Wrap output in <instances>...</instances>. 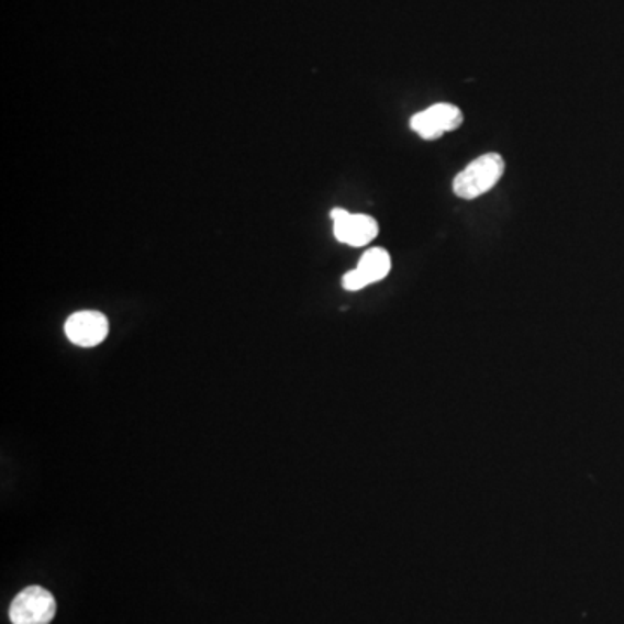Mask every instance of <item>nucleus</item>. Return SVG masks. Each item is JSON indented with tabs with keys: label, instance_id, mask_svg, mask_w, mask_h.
<instances>
[{
	"label": "nucleus",
	"instance_id": "obj_2",
	"mask_svg": "<svg viewBox=\"0 0 624 624\" xmlns=\"http://www.w3.org/2000/svg\"><path fill=\"white\" fill-rule=\"evenodd\" d=\"M56 616V600L46 588L29 587L18 593L9 609L13 624H49Z\"/></svg>",
	"mask_w": 624,
	"mask_h": 624
},
{
	"label": "nucleus",
	"instance_id": "obj_4",
	"mask_svg": "<svg viewBox=\"0 0 624 624\" xmlns=\"http://www.w3.org/2000/svg\"><path fill=\"white\" fill-rule=\"evenodd\" d=\"M108 332L107 316L98 311L75 312L65 323L66 337L78 347H96L104 342Z\"/></svg>",
	"mask_w": 624,
	"mask_h": 624
},
{
	"label": "nucleus",
	"instance_id": "obj_3",
	"mask_svg": "<svg viewBox=\"0 0 624 624\" xmlns=\"http://www.w3.org/2000/svg\"><path fill=\"white\" fill-rule=\"evenodd\" d=\"M461 124H464V113L460 108L449 103L434 104L410 120V127L422 140L427 141L439 140L443 134L456 131Z\"/></svg>",
	"mask_w": 624,
	"mask_h": 624
},
{
	"label": "nucleus",
	"instance_id": "obj_5",
	"mask_svg": "<svg viewBox=\"0 0 624 624\" xmlns=\"http://www.w3.org/2000/svg\"><path fill=\"white\" fill-rule=\"evenodd\" d=\"M335 238L350 247H365L374 242L378 234V224L374 218L365 214H347L333 221Z\"/></svg>",
	"mask_w": 624,
	"mask_h": 624
},
{
	"label": "nucleus",
	"instance_id": "obj_6",
	"mask_svg": "<svg viewBox=\"0 0 624 624\" xmlns=\"http://www.w3.org/2000/svg\"><path fill=\"white\" fill-rule=\"evenodd\" d=\"M356 271L366 285L382 281L390 271V255L383 248H370L363 255Z\"/></svg>",
	"mask_w": 624,
	"mask_h": 624
},
{
	"label": "nucleus",
	"instance_id": "obj_1",
	"mask_svg": "<svg viewBox=\"0 0 624 624\" xmlns=\"http://www.w3.org/2000/svg\"><path fill=\"white\" fill-rule=\"evenodd\" d=\"M505 172V160L498 153H486L468 164L453 181V191L464 200H476L488 193Z\"/></svg>",
	"mask_w": 624,
	"mask_h": 624
},
{
	"label": "nucleus",
	"instance_id": "obj_7",
	"mask_svg": "<svg viewBox=\"0 0 624 624\" xmlns=\"http://www.w3.org/2000/svg\"><path fill=\"white\" fill-rule=\"evenodd\" d=\"M342 285H344L345 290H349V292H358V290H363V288L368 287L363 280L359 272L354 269V271L347 272L344 276V280H342Z\"/></svg>",
	"mask_w": 624,
	"mask_h": 624
}]
</instances>
